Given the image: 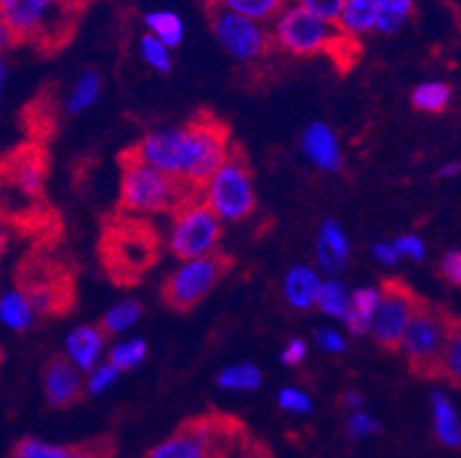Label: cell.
<instances>
[{
    "instance_id": "24",
    "label": "cell",
    "mask_w": 461,
    "mask_h": 458,
    "mask_svg": "<svg viewBox=\"0 0 461 458\" xmlns=\"http://www.w3.org/2000/svg\"><path fill=\"white\" fill-rule=\"evenodd\" d=\"M145 28H148L149 35H154L157 40H161L167 49H175L184 41V19L173 10H152L145 14Z\"/></svg>"
},
{
    "instance_id": "19",
    "label": "cell",
    "mask_w": 461,
    "mask_h": 458,
    "mask_svg": "<svg viewBox=\"0 0 461 458\" xmlns=\"http://www.w3.org/2000/svg\"><path fill=\"white\" fill-rule=\"evenodd\" d=\"M317 264H320L321 271L329 273L330 277H335L338 273H342L349 264L351 246L349 237L342 229V225L335 220H324L320 227V237H317Z\"/></svg>"
},
{
    "instance_id": "26",
    "label": "cell",
    "mask_w": 461,
    "mask_h": 458,
    "mask_svg": "<svg viewBox=\"0 0 461 458\" xmlns=\"http://www.w3.org/2000/svg\"><path fill=\"white\" fill-rule=\"evenodd\" d=\"M102 94V76L96 71L87 69L77 78L74 87H71L69 96H67V112L69 115H81L87 108H92Z\"/></svg>"
},
{
    "instance_id": "30",
    "label": "cell",
    "mask_w": 461,
    "mask_h": 458,
    "mask_svg": "<svg viewBox=\"0 0 461 458\" xmlns=\"http://www.w3.org/2000/svg\"><path fill=\"white\" fill-rule=\"evenodd\" d=\"M213 5L264 23L276 19L285 10V0H213Z\"/></svg>"
},
{
    "instance_id": "34",
    "label": "cell",
    "mask_w": 461,
    "mask_h": 458,
    "mask_svg": "<svg viewBox=\"0 0 461 458\" xmlns=\"http://www.w3.org/2000/svg\"><path fill=\"white\" fill-rule=\"evenodd\" d=\"M148 358V342L142 337H133L129 342H120L108 353V363L115 364L120 372H131L142 360Z\"/></svg>"
},
{
    "instance_id": "47",
    "label": "cell",
    "mask_w": 461,
    "mask_h": 458,
    "mask_svg": "<svg viewBox=\"0 0 461 458\" xmlns=\"http://www.w3.org/2000/svg\"><path fill=\"white\" fill-rule=\"evenodd\" d=\"M459 175H461V163L452 161V163H446L436 176H438V179H450V176H459Z\"/></svg>"
},
{
    "instance_id": "1",
    "label": "cell",
    "mask_w": 461,
    "mask_h": 458,
    "mask_svg": "<svg viewBox=\"0 0 461 458\" xmlns=\"http://www.w3.org/2000/svg\"><path fill=\"white\" fill-rule=\"evenodd\" d=\"M90 0H0V32L12 46L56 50L77 28Z\"/></svg>"
},
{
    "instance_id": "12",
    "label": "cell",
    "mask_w": 461,
    "mask_h": 458,
    "mask_svg": "<svg viewBox=\"0 0 461 458\" xmlns=\"http://www.w3.org/2000/svg\"><path fill=\"white\" fill-rule=\"evenodd\" d=\"M19 289L28 296L40 317H56L71 310L74 287L69 273L62 266L41 259H31L19 273Z\"/></svg>"
},
{
    "instance_id": "31",
    "label": "cell",
    "mask_w": 461,
    "mask_h": 458,
    "mask_svg": "<svg viewBox=\"0 0 461 458\" xmlns=\"http://www.w3.org/2000/svg\"><path fill=\"white\" fill-rule=\"evenodd\" d=\"M218 385L230 392H253L262 385V372L250 363L230 364L218 373Z\"/></svg>"
},
{
    "instance_id": "9",
    "label": "cell",
    "mask_w": 461,
    "mask_h": 458,
    "mask_svg": "<svg viewBox=\"0 0 461 458\" xmlns=\"http://www.w3.org/2000/svg\"><path fill=\"white\" fill-rule=\"evenodd\" d=\"M230 266H232V259L221 252L182 262V266L170 273L163 284V301L175 312H188V310L198 308L200 302L213 292V287L223 280Z\"/></svg>"
},
{
    "instance_id": "11",
    "label": "cell",
    "mask_w": 461,
    "mask_h": 458,
    "mask_svg": "<svg viewBox=\"0 0 461 458\" xmlns=\"http://www.w3.org/2000/svg\"><path fill=\"white\" fill-rule=\"evenodd\" d=\"M425 305L420 296L402 280H385L381 284V302L372 321V339L385 351H400L406 328L418 310Z\"/></svg>"
},
{
    "instance_id": "22",
    "label": "cell",
    "mask_w": 461,
    "mask_h": 458,
    "mask_svg": "<svg viewBox=\"0 0 461 458\" xmlns=\"http://www.w3.org/2000/svg\"><path fill=\"white\" fill-rule=\"evenodd\" d=\"M381 302V289L379 287H363L351 292V302L349 312H347V330L356 337H363V335H370L372 321H375V314L379 310Z\"/></svg>"
},
{
    "instance_id": "48",
    "label": "cell",
    "mask_w": 461,
    "mask_h": 458,
    "mask_svg": "<svg viewBox=\"0 0 461 458\" xmlns=\"http://www.w3.org/2000/svg\"><path fill=\"white\" fill-rule=\"evenodd\" d=\"M363 403H366L363 394H358V392H347L345 394V406H347V409L360 410V409H363Z\"/></svg>"
},
{
    "instance_id": "2",
    "label": "cell",
    "mask_w": 461,
    "mask_h": 458,
    "mask_svg": "<svg viewBox=\"0 0 461 458\" xmlns=\"http://www.w3.org/2000/svg\"><path fill=\"white\" fill-rule=\"evenodd\" d=\"M198 193L203 191L133 157L131 149L122 154L120 207L124 213L131 216L177 213L179 209L198 200Z\"/></svg>"
},
{
    "instance_id": "8",
    "label": "cell",
    "mask_w": 461,
    "mask_h": 458,
    "mask_svg": "<svg viewBox=\"0 0 461 458\" xmlns=\"http://www.w3.org/2000/svg\"><path fill=\"white\" fill-rule=\"evenodd\" d=\"M104 264L117 283H131L148 271L157 257V238L148 225L138 220H124L104 234Z\"/></svg>"
},
{
    "instance_id": "13",
    "label": "cell",
    "mask_w": 461,
    "mask_h": 458,
    "mask_svg": "<svg viewBox=\"0 0 461 458\" xmlns=\"http://www.w3.org/2000/svg\"><path fill=\"white\" fill-rule=\"evenodd\" d=\"M209 25L221 49L234 60H258L264 53H269V46L274 41V35L264 28V23L218 5L209 7Z\"/></svg>"
},
{
    "instance_id": "45",
    "label": "cell",
    "mask_w": 461,
    "mask_h": 458,
    "mask_svg": "<svg viewBox=\"0 0 461 458\" xmlns=\"http://www.w3.org/2000/svg\"><path fill=\"white\" fill-rule=\"evenodd\" d=\"M305 355H308V344L296 337L285 344L283 353H280V360H283L285 367H296V364L303 363Z\"/></svg>"
},
{
    "instance_id": "28",
    "label": "cell",
    "mask_w": 461,
    "mask_h": 458,
    "mask_svg": "<svg viewBox=\"0 0 461 458\" xmlns=\"http://www.w3.org/2000/svg\"><path fill=\"white\" fill-rule=\"evenodd\" d=\"M452 90L443 81H427L411 92V106L416 111L427 112V115H438L450 103Z\"/></svg>"
},
{
    "instance_id": "14",
    "label": "cell",
    "mask_w": 461,
    "mask_h": 458,
    "mask_svg": "<svg viewBox=\"0 0 461 458\" xmlns=\"http://www.w3.org/2000/svg\"><path fill=\"white\" fill-rule=\"evenodd\" d=\"M184 140H186L184 124L166 126V129H157V131L148 133L136 147H131V154L148 163V166L182 179Z\"/></svg>"
},
{
    "instance_id": "39",
    "label": "cell",
    "mask_w": 461,
    "mask_h": 458,
    "mask_svg": "<svg viewBox=\"0 0 461 458\" xmlns=\"http://www.w3.org/2000/svg\"><path fill=\"white\" fill-rule=\"evenodd\" d=\"M278 406L287 413L305 415L312 410V399H310L308 392L299 388H283L278 394Z\"/></svg>"
},
{
    "instance_id": "29",
    "label": "cell",
    "mask_w": 461,
    "mask_h": 458,
    "mask_svg": "<svg viewBox=\"0 0 461 458\" xmlns=\"http://www.w3.org/2000/svg\"><path fill=\"white\" fill-rule=\"evenodd\" d=\"M416 12V0H379V19L376 32L381 35H395L404 28L406 21Z\"/></svg>"
},
{
    "instance_id": "18",
    "label": "cell",
    "mask_w": 461,
    "mask_h": 458,
    "mask_svg": "<svg viewBox=\"0 0 461 458\" xmlns=\"http://www.w3.org/2000/svg\"><path fill=\"white\" fill-rule=\"evenodd\" d=\"M106 337L102 326H78L65 339V355L77 364L83 373H90L99 367Z\"/></svg>"
},
{
    "instance_id": "43",
    "label": "cell",
    "mask_w": 461,
    "mask_h": 458,
    "mask_svg": "<svg viewBox=\"0 0 461 458\" xmlns=\"http://www.w3.org/2000/svg\"><path fill=\"white\" fill-rule=\"evenodd\" d=\"M395 246L402 257L411 259V262H422L427 255L425 241L418 234H402L400 238H395Z\"/></svg>"
},
{
    "instance_id": "40",
    "label": "cell",
    "mask_w": 461,
    "mask_h": 458,
    "mask_svg": "<svg viewBox=\"0 0 461 458\" xmlns=\"http://www.w3.org/2000/svg\"><path fill=\"white\" fill-rule=\"evenodd\" d=\"M345 3L347 0H296V5H301L303 10H308V12H312V14L321 16V19L330 21V23H335V21L339 19Z\"/></svg>"
},
{
    "instance_id": "3",
    "label": "cell",
    "mask_w": 461,
    "mask_h": 458,
    "mask_svg": "<svg viewBox=\"0 0 461 458\" xmlns=\"http://www.w3.org/2000/svg\"><path fill=\"white\" fill-rule=\"evenodd\" d=\"M241 436L244 427L230 415H200L186 419L145 458H228Z\"/></svg>"
},
{
    "instance_id": "20",
    "label": "cell",
    "mask_w": 461,
    "mask_h": 458,
    "mask_svg": "<svg viewBox=\"0 0 461 458\" xmlns=\"http://www.w3.org/2000/svg\"><path fill=\"white\" fill-rule=\"evenodd\" d=\"M320 273L314 271L312 266L305 264H296L294 268H289L283 283L285 301L289 308L299 310V312H308V310L317 308V298H320L321 289Z\"/></svg>"
},
{
    "instance_id": "32",
    "label": "cell",
    "mask_w": 461,
    "mask_h": 458,
    "mask_svg": "<svg viewBox=\"0 0 461 458\" xmlns=\"http://www.w3.org/2000/svg\"><path fill=\"white\" fill-rule=\"evenodd\" d=\"M142 317V305L138 301H122L113 305L106 314H104L102 323L106 335H122L127 333L129 328H133L138 323V319Z\"/></svg>"
},
{
    "instance_id": "17",
    "label": "cell",
    "mask_w": 461,
    "mask_h": 458,
    "mask_svg": "<svg viewBox=\"0 0 461 458\" xmlns=\"http://www.w3.org/2000/svg\"><path fill=\"white\" fill-rule=\"evenodd\" d=\"M301 149L314 167L324 172L342 170V151L335 131L326 121H312L301 133Z\"/></svg>"
},
{
    "instance_id": "4",
    "label": "cell",
    "mask_w": 461,
    "mask_h": 458,
    "mask_svg": "<svg viewBox=\"0 0 461 458\" xmlns=\"http://www.w3.org/2000/svg\"><path fill=\"white\" fill-rule=\"evenodd\" d=\"M203 200L223 222H241L258 207L253 170L249 158L237 145L232 147L225 163L204 184Z\"/></svg>"
},
{
    "instance_id": "46",
    "label": "cell",
    "mask_w": 461,
    "mask_h": 458,
    "mask_svg": "<svg viewBox=\"0 0 461 458\" xmlns=\"http://www.w3.org/2000/svg\"><path fill=\"white\" fill-rule=\"evenodd\" d=\"M372 255H375L376 262H379L381 266H385V268L395 266V264L400 262V257H402L400 250H397V246H395V241L375 243V246H372Z\"/></svg>"
},
{
    "instance_id": "38",
    "label": "cell",
    "mask_w": 461,
    "mask_h": 458,
    "mask_svg": "<svg viewBox=\"0 0 461 458\" xmlns=\"http://www.w3.org/2000/svg\"><path fill=\"white\" fill-rule=\"evenodd\" d=\"M113 456V440L111 438H92L81 445L67 447L65 458H111Z\"/></svg>"
},
{
    "instance_id": "35",
    "label": "cell",
    "mask_w": 461,
    "mask_h": 458,
    "mask_svg": "<svg viewBox=\"0 0 461 458\" xmlns=\"http://www.w3.org/2000/svg\"><path fill=\"white\" fill-rule=\"evenodd\" d=\"M138 46H140V58L149 69H154L157 74H167V71L173 69V53H170L173 49H167L161 40L145 32Z\"/></svg>"
},
{
    "instance_id": "6",
    "label": "cell",
    "mask_w": 461,
    "mask_h": 458,
    "mask_svg": "<svg viewBox=\"0 0 461 458\" xmlns=\"http://www.w3.org/2000/svg\"><path fill=\"white\" fill-rule=\"evenodd\" d=\"M184 129H186V140H184L182 179L203 191L204 184L232 151L230 129L212 115L193 117L184 124Z\"/></svg>"
},
{
    "instance_id": "42",
    "label": "cell",
    "mask_w": 461,
    "mask_h": 458,
    "mask_svg": "<svg viewBox=\"0 0 461 458\" xmlns=\"http://www.w3.org/2000/svg\"><path fill=\"white\" fill-rule=\"evenodd\" d=\"M314 344L320 346V351L330 353V355H339L347 351L345 335H339L333 328H321L314 333Z\"/></svg>"
},
{
    "instance_id": "25",
    "label": "cell",
    "mask_w": 461,
    "mask_h": 458,
    "mask_svg": "<svg viewBox=\"0 0 461 458\" xmlns=\"http://www.w3.org/2000/svg\"><path fill=\"white\" fill-rule=\"evenodd\" d=\"M431 413H434V431L447 447H461V422L452 403L441 392L431 394Z\"/></svg>"
},
{
    "instance_id": "37",
    "label": "cell",
    "mask_w": 461,
    "mask_h": 458,
    "mask_svg": "<svg viewBox=\"0 0 461 458\" xmlns=\"http://www.w3.org/2000/svg\"><path fill=\"white\" fill-rule=\"evenodd\" d=\"M120 369L115 367L113 363H102L96 369H92L90 373H87V381H86V392L92 394V397H96V394L106 392L111 385H115V381L120 378Z\"/></svg>"
},
{
    "instance_id": "15",
    "label": "cell",
    "mask_w": 461,
    "mask_h": 458,
    "mask_svg": "<svg viewBox=\"0 0 461 458\" xmlns=\"http://www.w3.org/2000/svg\"><path fill=\"white\" fill-rule=\"evenodd\" d=\"M41 383H44L46 401L51 403L53 409H69L86 394L83 372L67 355H58L46 363Z\"/></svg>"
},
{
    "instance_id": "16",
    "label": "cell",
    "mask_w": 461,
    "mask_h": 458,
    "mask_svg": "<svg viewBox=\"0 0 461 458\" xmlns=\"http://www.w3.org/2000/svg\"><path fill=\"white\" fill-rule=\"evenodd\" d=\"M5 182H10L21 195L40 197L46 182V157L35 145L16 147L5 158Z\"/></svg>"
},
{
    "instance_id": "23",
    "label": "cell",
    "mask_w": 461,
    "mask_h": 458,
    "mask_svg": "<svg viewBox=\"0 0 461 458\" xmlns=\"http://www.w3.org/2000/svg\"><path fill=\"white\" fill-rule=\"evenodd\" d=\"M0 319L14 333H26L35 323V310L21 289H10L0 298Z\"/></svg>"
},
{
    "instance_id": "10",
    "label": "cell",
    "mask_w": 461,
    "mask_h": 458,
    "mask_svg": "<svg viewBox=\"0 0 461 458\" xmlns=\"http://www.w3.org/2000/svg\"><path fill=\"white\" fill-rule=\"evenodd\" d=\"M221 237L223 220L204 204V200H195L175 213L173 227L167 234V247L175 257L188 262L218 252Z\"/></svg>"
},
{
    "instance_id": "33",
    "label": "cell",
    "mask_w": 461,
    "mask_h": 458,
    "mask_svg": "<svg viewBox=\"0 0 461 458\" xmlns=\"http://www.w3.org/2000/svg\"><path fill=\"white\" fill-rule=\"evenodd\" d=\"M441 378L455 388H461V319H452L450 337L441 363Z\"/></svg>"
},
{
    "instance_id": "36",
    "label": "cell",
    "mask_w": 461,
    "mask_h": 458,
    "mask_svg": "<svg viewBox=\"0 0 461 458\" xmlns=\"http://www.w3.org/2000/svg\"><path fill=\"white\" fill-rule=\"evenodd\" d=\"M67 447L41 443L37 438H23L16 443L12 458H65Z\"/></svg>"
},
{
    "instance_id": "5",
    "label": "cell",
    "mask_w": 461,
    "mask_h": 458,
    "mask_svg": "<svg viewBox=\"0 0 461 458\" xmlns=\"http://www.w3.org/2000/svg\"><path fill=\"white\" fill-rule=\"evenodd\" d=\"M452 314L425 302L406 328L400 353L420 378H441V363L450 337Z\"/></svg>"
},
{
    "instance_id": "7",
    "label": "cell",
    "mask_w": 461,
    "mask_h": 458,
    "mask_svg": "<svg viewBox=\"0 0 461 458\" xmlns=\"http://www.w3.org/2000/svg\"><path fill=\"white\" fill-rule=\"evenodd\" d=\"M271 35L280 49L299 58L333 53L339 41H345V35L338 31V25L303 10L301 5L285 7L274 19Z\"/></svg>"
},
{
    "instance_id": "44",
    "label": "cell",
    "mask_w": 461,
    "mask_h": 458,
    "mask_svg": "<svg viewBox=\"0 0 461 458\" xmlns=\"http://www.w3.org/2000/svg\"><path fill=\"white\" fill-rule=\"evenodd\" d=\"M438 273L452 287H461V250L446 252L441 259V266H438Z\"/></svg>"
},
{
    "instance_id": "41",
    "label": "cell",
    "mask_w": 461,
    "mask_h": 458,
    "mask_svg": "<svg viewBox=\"0 0 461 458\" xmlns=\"http://www.w3.org/2000/svg\"><path fill=\"white\" fill-rule=\"evenodd\" d=\"M347 431H349V436L354 440H360V438H367V436H375L381 431V424L376 422L372 415L367 413H354L349 418V422H347Z\"/></svg>"
},
{
    "instance_id": "21",
    "label": "cell",
    "mask_w": 461,
    "mask_h": 458,
    "mask_svg": "<svg viewBox=\"0 0 461 458\" xmlns=\"http://www.w3.org/2000/svg\"><path fill=\"white\" fill-rule=\"evenodd\" d=\"M376 19H379V0H347L335 25L342 35L360 40L376 32Z\"/></svg>"
},
{
    "instance_id": "27",
    "label": "cell",
    "mask_w": 461,
    "mask_h": 458,
    "mask_svg": "<svg viewBox=\"0 0 461 458\" xmlns=\"http://www.w3.org/2000/svg\"><path fill=\"white\" fill-rule=\"evenodd\" d=\"M349 302H351V293L347 289V284L338 277H329L321 283L320 289V298H317V310L321 314L330 319H342L345 321L347 312H349Z\"/></svg>"
}]
</instances>
